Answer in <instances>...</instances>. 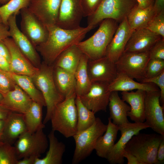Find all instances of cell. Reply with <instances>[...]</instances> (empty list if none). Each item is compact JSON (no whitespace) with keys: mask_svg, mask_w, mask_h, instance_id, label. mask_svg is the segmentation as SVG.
Here are the masks:
<instances>
[{"mask_svg":"<svg viewBox=\"0 0 164 164\" xmlns=\"http://www.w3.org/2000/svg\"><path fill=\"white\" fill-rule=\"evenodd\" d=\"M10 0H0V3L3 4H5L8 2Z\"/></svg>","mask_w":164,"mask_h":164,"instance_id":"db71d44e","label":"cell"},{"mask_svg":"<svg viewBox=\"0 0 164 164\" xmlns=\"http://www.w3.org/2000/svg\"><path fill=\"white\" fill-rule=\"evenodd\" d=\"M150 59L149 51L124 52L115 64L118 73L140 82L145 78V69Z\"/></svg>","mask_w":164,"mask_h":164,"instance_id":"9c48e42d","label":"cell"},{"mask_svg":"<svg viewBox=\"0 0 164 164\" xmlns=\"http://www.w3.org/2000/svg\"><path fill=\"white\" fill-rule=\"evenodd\" d=\"M118 26L115 20L105 19L101 22L99 28L92 36L76 45L89 60H96L104 56L107 47Z\"/></svg>","mask_w":164,"mask_h":164,"instance_id":"7a4b0ae2","label":"cell"},{"mask_svg":"<svg viewBox=\"0 0 164 164\" xmlns=\"http://www.w3.org/2000/svg\"><path fill=\"white\" fill-rule=\"evenodd\" d=\"M3 98V95L0 92V103L2 100Z\"/></svg>","mask_w":164,"mask_h":164,"instance_id":"11a10c76","label":"cell"},{"mask_svg":"<svg viewBox=\"0 0 164 164\" xmlns=\"http://www.w3.org/2000/svg\"><path fill=\"white\" fill-rule=\"evenodd\" d=\"M138 6L141 8H145L151 6H153L155 0H137Z\"/></svg>","mask_w":164,"mask_h":164,"instance_id":"f907efd6","label":"cell"},{"mask_svg":"<svg viewBox=\"0 0 164 164\" xmlns=\"http://www.w3.org/2000/svg\"><path fill=\"white\" fill-rule=\"evenodd\" d=\"M123 156L124 158L127 159V164H142L136 156L125 150L123 152Z\"/></svg>","mask_w":164,"mask_h":164,"instance_id":"7bdbcfd3","label":"cell"},{"mask_svg":"<svg viewBox=\"0 0 164 164\" xmlns=\"http://www.w3.org/2000/svg\"><path fill=\"white\" fill-rule=\"evenodd\" d=\"M75 101L77 111V132L92 126L95 122L96 117L95 113L83 104L79 97L76 96Z\"/></svg>","mask_w":164,"mask_h":164,"instance_id":"836d02e7","label":"cell"},{"mask_svg":"<svg viewBox=\"0 0 164 164\" xmlns=\"http://www.w3.org/2000/svg\"><path fill=\"white\" fill-rule=\"evenodd\" d=\"M0 69L6 72H10L9 62L4 57L0 55Z\"/></svg>","mask_w":164,"mask_h":164,"instance_id":"7dc6e473","label":"cell"},{"mask_svg":"<svg viewBox=\"0 0 164 164\" xmlns=\"http://www.w3.org/2000/svg\"><path fill=\"white\" fill-rule=\"evenodd\" d=\"M107 126L104 134L98 138L94 148L98 156L106 159L115 144L119 131L118 125L113 124L109 117Z\"/></svg>","mask_w":164,"mask_h":164,"instance_id":"d4e9b609","label":"cell"},{"mask_svg":"<svg viewBox=\"0 0 164 164\" xmlns=\"http://www.w3.org/2000/svg\"><path fill=\"white\" fill-rule=\"evenodd\" d=\"M83 54L76 45H73L62 52L53 65L74 74Z\"/></svg>","mask_w":164,"mask_h":164,"instance_id":"f1b7e54d","label":"cell"},{"mask_svg":"<svg viewBox=\"0 0 164 164\" xmlns=\"http://www.w3.org/2000/svg\"><path fill=\"white\" fill-rule=\"evenodd\" d=\"M21 15V31L34 46L44 42L49 34L46 26L43 24L27 8L20 11Z\"/></svg>","mask_w":164,"mask_h":164,"instance_id":"8fae6325","label":"cell"},{"mask_svg":"<svg viewBox=\"0 0 164 164\" xmlns=\"http://www.w3.org/2000/svg\"><path fill=\"white\" fill-rule=\"evenodd\" d=\"M102 0H81L84 17H88L93 14Z\"/></svg>","mask_w":164,"mask_h":164,"instance_id":"b9f144b4","label":"cell"},{"mask_svg":"<svg viewBox=\"0 0 164 164\" xmlns=\"http://www.w3.org/2000/svg\"><path fill=\"white\" fill-rule=\"evenodd\" d=\"M153 7L156 14L164 11V0H155Z\"/></svg>","mask_w":164,"mask_h":164,"instance_id":"c3c4849f","label":"cell"},{"mask_svg":"<svg viewBox=\"0 0 164 164\" xmlns=\"http://www.w3.org/2000/svg\"><path fill=\"white\" fill-rule=\"evenodd\" d=\"M140 82L152 83L156 85L160 92L159 101L161 105L164 106V71L159 75L149 78H145Z\"/></svg>","mask_w":164,"mask_h":164,"instance_id":"ab89813d","label":"cell"},{"mask_svg":"<svg viewBox=\"0 0 164 164\" xmlns=\"http://www.w3.org/2000/svg\"><path fill=\"white\" fill-rule=\"evenodd\" d=\"M163 71H164V60L150 59L145 69V78L153 77Z\"/></svg>","mask_w":164,"mask_h":164,"instance_id":"8d00e7d4","label":"cell"},{"mask_svg":"<svg viewBox=\"0 0 164 164\" xmlns=\"http://www.w3.org/2000/svg\"><path fill=\"white\" fill-rule=\"evenodd\" d=\"M49 34L44 42L36 47L45 63L53 65L59 56L63 51L82 41L92 29L90 26L69 29L54 25L47 26Z\"/></svg>","mask_w":164,"mask_h":164,"instance_id":"6da1fadb","label":"cell"},{"mask_svg":"<svg viewBox=\"0 0 164 164\" xmlns=\"http://www.w3.org/2000/svg\"><path fill=\"white\" fill-rule=\"evenodd\" d=\"M53 65L43 62L36 73L31 77L44 99L46 112L43 121L44 124L50 120L52 114L56 106L64 99L56 85L53 75Z\"/></svg>","mask_w":164,"mask_h":164,"instance_id":"3957f363","label":"cell"},{"mask_svg":"<svg viewBox=\"0 0 164 164\" xmlns=\"http://www.w3.org/2000/svg\"><path fill=\"white\" fill-rule=\"evenodd\" d=\"M15 84L11 77L9 72L0 69V92L3 96L13 89Z\"/></svg>","mask_w":164,"mask_h":164,"instance_id":"f35d334b","label":"cell"},{"mask_svg":"<svg viewBox=\"0 0 164 164\" xmlns=\"http://www.w3.org/2000/svg\"><path fill=\"white\" fill-rule=\"evenodd\" d=\"M9 73L15 84L26 93L33 101L46 106L43 95L36 87L31 77L11 72Z\"/></svg>","mask_w":164,"mask_h":164,"instance_id":"1f68e13d","label":"cell"},{"mask_svg":"<svg viewBox=\"0 0 164 164\" xmlns=\"http://www.w3.org/2000/svg\"><path fill=\"white\" fill-rule=\"evenodd\" d=\"M74 92L59 103L53 110L50 119L52 130L57 131L66 138L77 132V111Z\"/></svg>","mask_w":164,"mask_h":164,"instance_id":"277c9868","label":"cell"},{"mask_svg":"<svg viewBox=\"0 0 164 164\" xmlns=\"http://www.w3.org/2000/svg\"><path fill=\"white\" fill-rule=\"evenodd\" d=\"M17 14L12 15L8 20L10 37L30 62L36 67L39 68L41 65L39 56L35 47L18 27Z\"/></svg>","mask_w":164,"mask_h":164,"instance_id":"5bb4252c","label":"cell"},{"mask_svg":"<svg viewBox=\"0 0 164 164\" xmlns=\"http://www.w3.org/2000/svg\"><path fill=\"white\" fill-rule=\"evenodd\" d=\"M10 37L9 27L8 25L0 22V40H3Z\"/></svg>","mask_w":164,"mask_h":164,"instance_id":"ee69618b","label":"cell"},{"mask_svg":"<svg viewBox=\"0 0 164 164\" xmlns=\"http://www.w3.org/2000/svg\"><path fill=\"white\" fill-rule=\"evenodd\" d=\"M138 5L137 0H102L95 12L87 17V26L92 29L104 20L121 22Z\"/></svg>","mask_w":164,"mask_h":164,"instance_id":"8992f818","label":"cell"},{"mask_svg":"<svg viewBox=\"0 0 164 164\" xmlns=\"http://www.w3.org/2000/svg\"><path fill=\"white\" fill-rule=\"evenodd\" d=\"M153 6L141 8L135 7L127 18L130 28L133 30L146 28L149 22L156 14Z\"/></svg>","mask_w":164,"mask_h":164,"instance_id":"f546056e","label":"cell"},{"mask_svg":"<svg viewBox=\"0 0 164 164\" xmlns=\"http://www.w3.org/2000/svg\"><path fill=\"white\" fill-rule=\"evenodd\" d=\"M162 38L145 28L135 30L126 45L124 52H148Z\"/></svg>","mask_w":164,"mask_h":164,"instance_id":"ffe728a7","label":"cell"},{"mask_svg":"<svg viewBox=\"0 0 164 164\" xmlns=\"http://www.w3.org/2000/svg\"><path fill=\"white\" fill-rule=\"evenodd\" d=\"M37 158L33 156L24 157L19 160L17 164H34Z\"/></svg>","mask_w":164,"mask_h":164,"instance_id":"816d5d0a","label":"cell"},{"mask_svg":"<svg viewBox=\"0 0 164 164\" xmlns=\"http://www.w3.org/2000/svg\"><path fill=\"white\" fill-rule=\"evenodd\" d=\"M164 136L158 134L138 133L133 135L125 150L136 156L142 164H159L157 159L159 146Z\"/></svg>","mask_w":164,"mask_h":164,"instance_id":"5b68a950","label":"cell"},{"mask_svg":"<svg viewBox=\"0 0 164 164\" xmlns=\"http://www.w3.org/2000/svg\"><path fill=\"white\" fill-rule=\"evenodd\" d=\"M5 120H0V143L3 142L2 136Z\"/></svg>","mask_w":164,"mask_h":164,"instance_id":"f5cc1de1","label":"cell"},{"mask_svg":"<svg viewBox=\"0 0 164 164\" xmlns=\"http://www.w3.org/2000/svg\"><path fill=\"white\" fill-rule=\"evenodd\" d=\"M55 132L52 130L47 137L49 148L46 156L43 158H37L34 164H61L63 157L65 151L66 146L61 142L58 141Z\"/></svg>","mask_w":164,"mask_h":164,"instance_id":"484cf974","label":"cell"},{"mask_svg":"<svg viewBox=\"0 0 164 164\" xmlns=\"http://www.w3.org/2000/svg\"><path fill=\"white\" fill-rule=\"evenodd\" d=\"M30 0H10L0 7V17L2 22L8 25L9 17L14 14H18L23 9L27 8Z\"/></svg>","mask_w":164,"mask_h":164,"instance_id":"e575fe53","label":"cell"},{"mask_svg":"<svg viewBox=\"0 0 164 164\" xmlns=\"http://www.w3.org/2000/svg\"><path fill=\"white\" fill-rule=\"evenodd\" d=\"M43 106L40 104L33 101L28 110L23 114L28 132L33 133L44 128L45 124L42 121Z\"/></svg>","mask_w":164,"mask_h":164,"instance_id":"d6a6232c","label":"cell"},{"mask_svg":"<svg viewBox=\"0 0 164 164\" xmlns=\"http://www.w3.org/2000/svg\"><path fill=\"white\" fill-rule=\"evenodd\" d=\"M150 59L164 60V38L158 40L149 51Z\"/></svg>","mask_w":164,"mask_h":164,"instance_id":"60d3db41","label":"cell"},{"mask_svg":"<svg viewBox=\"0 0 164 164\" xmlns=\"http://www.w3.org/2000/svg\"><path fill=\"white\" fill-rule=\"evenodd\" d=\"M18 160L14 146L4 142L0 143V164H17Z\"/></svg>","mask_w":164,"mask_h":164,"instance_id":"d590c367","label":"cell"},{"mask_svg":"<svg viewBox=\"0 0 164 164\" xmlns=\"http://www.w3.org/2000/svg\"><path fill=\"white\" fill-rule=\"evenodd\" d=\"M10 55V72L32 77L39 68L35 67L20 50L13 39L9 37L2 40Z\"/></svg>","mask_w":164,"mask_h":164,"instance_id":"ac0fdd59","label":"cell"},{"mask_svg":"<svg viewBox=\"0 0 164 164\" xmlns=\"http://www.w3.org/2000/svg\"><path fill=\"white\" fill-rule=\"evenodd\" d=\"M118 126L119 131L121 132V137L115 143L106 158L111 164H123L125 160L123 153L127 143L133 135L141 130L149 128L145 122L133 123L129 122Z\"/></svg>","mask_w":164,"mask_h":164,"instance_id":"7c38bea8","label":"cell"},{"mask_svg":"<svg viewBox=\"0 0 164 164\" xmlns=\"http://www.w3.org/2000/svg\"><path fill=\"white\" fill-rule=\"evenodd\" d=\"M160 91L146 92L145 122L154 131L164 136V107L160 103Z\"/></svg>","mask_w":164,"mask_h":164,"instance_id":"30bf717a","label":"cell"},{"mask_svg":"<svg viewBox=\"0 0 164 164\" xmlns=\"http://www.w3.org/2000/svg\"><path fill=\"white\" fill-rule=\"evenodd\" d=\"M108 88L111 92H126L134 90H141L146 92L159 90L153 83L137 82L126 75L120 73H118L115 78L108 84Z\"/></svg>","mask_w":164,"mask_h":164,"instance_id":"cb8c5ba5","label":"cell"},{"mask_svg":"<svg viewBox=\"0 0 164 164\" xmlns=\"http://www.w3.org/2000/svg\"><path fill=\"white\" fill-rule=\"evenodd\" d=\"M110 116L112 123L119 125L129 122L127 113L130 107L119 97L118 91L111 92L108 105Z\"/></svg>","mask_w":164,"mask_h":164,"instance_id":"4316f807","label":"cell"},{"mask_svg":"<svg viewBox=\"0 0 164 164\" xmlns=\"http://www.w3.org/2000/svg\"><path fill=\"white\" fill-rule=\"evenodd\" d=\"M157 159L159 163H164V138L160 143L157 151Z\"/></svg>","mask_w":164,"mask_h":164,"instance_id":"bcb514c9","label":"cell"},{"mask_svg":"<svg viewBox=\"0 0 164 164\" xmlns=\"http://www.w3.org/2000/svg\"><path fill=\"white\" fill-rule=\"evenodd\" d=\"M48 139L43 129L33 133H23L14 143L18 160L29 156L39 157L48 147Z\"/></svg>","mask_w":164,"mask_h":164,"instance_id":"ba28073f","label":"cell"},{"mask_svg":"<svg viewBox=\"0 0 164 164\" xmlns=\"http://www.w3.org/2000/svg\"><path fill=\"white\" fill-rule=\"evenodd\" d=\"M26 131L23 114L12 112L5 120L3 142L13 145L19 138Z\"/></svg>","mask_w":164,"mask_h":164,"instance_id":"603a6c76","label":"cell"},{"mask_svg":"<svg viewBox=\"0 0 164 164\" xmlns=\"http://www.w3.org/2000/svg\"><path fill=\"white\" fill-rule=\"evenodd\" d=\"M61 0H30L27 8L46 26L56 25Z\"/></svg>","mask_w":164,"mask_h":164,"instance_id":"e0dca14e","label":"cell"},{"mask_svg":"<svg viewBox=\"0 0 164 164\" xmlns=\"http://www.w3.org/2000/svg\"><path fill=\"white\" fill-rule=\"evenodd\" d=\"M53 75L56 86L64 98L75 92L76 83L74 74L60 67L54 66Z\"/></svg>","mask_w":164,"mask_h":164,"instance_id":"83f0119b","label":"cell"},{"mask_svg":"<svg viewBox=\"0 0 164 164\" xmlns=\"http://www.w3.org/2000/svg\"><path fill=\"white\" fill-rule=\"evenodd\" d=\"M12 112L0 103V120L6 119Z\"/></svg>","mask_w":164,"mask_h":164,"instance_id":"681fc988","label":"cell"},{"mask_svg":"<svg viewBox=\"0 0 164 164\" xmlns=\"http://www.w3.org/2000/svg\"><path fill=\"white\" fill-rule=\"evenodd\" d=\"M108 84L101 82L92 83L88 91L79 97L82 102L95 113L101 111H106L111 92L108 89Z\"/></svg>","mask_w":164,"mask_h":164,"instance_id":"4fadbf2b","label":"cell"},{"mask_svg":"<svg viewBox=\"0 0 164 164\" xmlns=\"http://www.w3.org/2000/svg\"><path fill=\"white\" fill-rule=\"evenodd\" d=\"M87 69L92 83L98 82L109 84L115 78L118 73L115 63L106 56L89 60Z\"/></svg>","mask_w":164,"mask_h":164,"instance_id":"2e32d148","label":"cell"},{"mask_svg":"<svg viewBox=\"0 0 164 164\" xmlns=\"http://www.w3.org/2000/svg\"><path fill=\"white\" fill-rule=\"evenodd\" d=\"M33 101L20 87L15 84L3 96L0 103L12 112L24 114Z\"/></svg>","mask_w":164,"mask_h":164,"instance_id":"44dd1931","label":"cell"},{"mask_svg":"<svg viewBox=\"0 0 164 164\" xmlns=\"http://www.w3.org/2000/svg\"><path fill=\"white\" fill-rule=\"evenodd\" d=\"M89 59L83 54L74 73L75 80V92L77 96L80 97L87 92L92 83L90 80L87 69Z\"/></svg>","mask_w":164,"mask_h":164,"instance_id":"4dcf8cb0","label":"cell"},{"mask_svg":"<svg viewBox=\"0 0 164 164\" xmlns=\"http://www.w3.org/2000/svg\"><path fill=\"white\" fill-rule=\"evenodd\" d=\"M121 94L122 99L130 105V110L128 112L127 116L134 122H144L146 91L137 90L135 92H122Z\"/></svg>","mask_w":164,"mask_h":164,"instance_id":"7402d4cb","label":"cell"},{"mask_svg":"<svg viewBox=\"0 0 164 164\" xmlns=\"http://www.w3.org/2000/svg\"><path fill=\"white\" fill-rule=\"evenodd\" d=\"M0 55L5 58L9 62L10 55L9 50L2 40H0Z\"/></svg>","mask_w":164,"mask_h":164,"instance_id":"f6af8a7d","label":"cell"},{"mask_svg":"<svg viewBox=\"0 0 164 164\" xmlns=\"http://www.w3.org/2000/svg\"><path fill=\"white\" fill-rule=\"evenodd\" d=\"M107 126L100 118H96L92 126L77 132L73 136L75 147L72 160V164H78L90 155L94 150L97 139L106 131Z\"/></svg>","mask_w":164,"mask_h":164,"instance_id":"52a82bcc","label":"cell"},{"mask_svg":"<svg viewBox=\"0 0 164 164\" xmlns=\"http://www.w3.org/2000/svg\"><path fill=\"white\" fill-rule=\"evenodd\" d=\"M83 17L81 0H61L56 25L64 29H77Z\"/></svg>","mask_w":164,"mask_h":164,"instance_id":"9a60e30c","label":"cell"},{"mask_svg":"<svg viewBox=\"0 0 164 164\" xmlns=\"http://www.w3.org/2000/svg\"><path fill=\"white\" fill-rule=\"evenodd\" d=\"M134 30L131 29L127 18L118 26L108 44L105 56L115 63L124 52L126 45Z\"/></svg>","mask_w":164,"mask_h":164,"instance_id":"d6986e66","label":"cell"},{"mask_svg":"<svg viewBox=\"0 0 164 164\" xmlns=\"http://www.w3.org/2000/svg\"><path fill=\"white\" fill-rule=\"evenodd\" d=\"M2 22L1 19L0 17V22Z\"/></svg>","mask_w":164,"mask_h":164,"instance_id":"9f6ffc18","label":"cell"},{"mask_svg":"<svg viewBox=\"0 0 164 164\" xmlns=\"http://www.w3.org/2000/svg\"><path fill=\"white\" fill-rule=\"evenodd\" d=\"M145 28L164 38V11L155 14Z\"/></svg>","mask_w":164,"mask_h":164,"instance_id":"74e56055","label":"cell"}]
</instances>
